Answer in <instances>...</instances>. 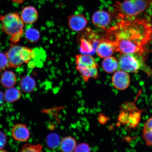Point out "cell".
I'll return each mask as SVG.
<instances>
[{
  "label": "cell",
  "instance_id": "1",
  "mask_svg": "<svg viewBox=\"0 0 152 152\" xmlns=\"http://www.w3.org/2000/svg\"><path fill=\"white\" fill-rule=\"evenodd\" d=\"M108 34L107 38L115 43L116 52L144 55L152 52V25L145 19L121 20Z\"/></svg>",
  "mask_w": 152,
  "mask_h": 152
},
{
  "label": "cell",
  "instance_id": "2",
  "mask_svg": "<svg viewBox=\"0 0 152 152\" xmlns=\"http://www.w3.org/2000/svg\"><path fill=\"white\" fill-rule=\"evenodd\" d=\"M152 0H123L113 4L114 14L121 20H132L149 9Z\"/></svg>",
  "mask_w": 152,
  "mask_h": 152
},
{
  "label": "cell",
  "instance_id": "3",
  "mask_svg": "<svg viewBox=\"0 0 152 152\" xmlns=\"http://www.w3.org/2000/svg\"><path fill=\"white\" fill-rule=\"evenodd\" d=\"M118 62L119 70L128 73H136L141 70L152 77V70L145 64L144 55L121 53Z\"/></svg>",
  "mask_w": 152,
  "mask_h": 152
},
{
  "label": "cell",
  "instance_id": "4",
  "mask_svg": "<svg viewBox=\"0 0 152 152\" xmlns=\"http://www.w3.org/2000/svg\"><path fill=\"white\" fill-rule=\"evenodd\" d=\"M76 69L82 76L86 82L90 78L96 79L98 77V64L92 55L77 54L75 56Z\"/></svg>",
  "mask_w": 152,
  "mask_h": 152
},
{
  "label": "cell",
  "instance_id": "5",
  "mask_svg": "<svg viewBox=\"0 0 152 152\" xmlns=\"http://www.w3.org/2000/svg\"><path fill=\"white\" fill-rule=\"evenodd\" d=\"M1 28L4 32L9 35L23 31L24 23L18 13H9L0 16Z\"/></svg>",
  "mask_w": 152,
  "mask_h": 152
},
{
  "label": "cell",
  "instance_id": "6",
  "mask_svg": "<svg viewBox=\"0 0 152 152\" xmlns=\"http://www.w3.org/2000/svg\"><path fill=\"white\" fill-rule=\"evenodd\" d=\"M79 36L80 50L82 54L92 55L96 53L100 40L90 28H86Z\"/></svg>",
  "mask_w": 152,
  "mask_h": 152
},
{
  "label": "cell",
  "instance_id": "7",
  "mask_svg": "<svg viewBox=\"0 0 152 152\" xmlns=\"http://www.w3.org/2000/svg\"><path fill=\"white\" fill-rule=\"evenodd\" d=\"M115 51V43L107 37L100 40L96 50L99 56L104 58L111 56Z\"/></svg>",
  "mask_w": 152,
  "mask_h": 152
},
{
  "label": "cell",
  "instance_id": "8",
  "mask_svg": "<svg viewBox=\"0 0 152 152\" xmlns=\"http://www.w3.org/2000/svg\"><path fill=\"white\" fill-rule=\"evenodd\" d=\"M22 46L11 44L7 52L5 53L10 68L19 67L24 63L20 55Z\"/></svg>",
  "mask_w": 152,
  "mask_h": 152
},
{
  "label": "cell",
  "instance_id": "9",
  "mask_svg": "<svg viewBox=\"0 0 152 152\" xmlns=\"http://www.w3.org/2000/svg\"><path fill=\"white\" fill-rule=\"evenodd\" d=\"M68 27L75 32H80L84 29L88 23V20L84 15L75 14L68 17Z\"/></svg>",
  "mask_w": 152,
  "mask_h": 152
},
{
  "label": "cell",
  "instance_id": "10",
  "mask_svg": "<svg viewBox=\"0 0 152 152\" xmlns=\"http://www.w3.org/2000/svg\"><path fill=\"white\" fill-rule=\"evenodd\" d=\"M112 83L115 88L124 90L128 88L130 84V76L128 73L118 70L115 72L112 77Z\"/></svg>",
  "mask_w": 152,
  "mask_h": 152
},
{
  "label": "cell",
  "instance_id": "11",
  "mask_svg": "<svg viewBox=\"0 0 152 152\" xmlns=\"http://www.w3.org/2000/svg\"><path fill=\"white\" fill-rule=\"evenodd\" d=\"M111 19L110 13L105 10H99L93 14L92 22L96 27L105 29L110 24Z\"/></svg>",
  "mask_w": 152,
  "mask_h": 152
},
{
  "label": "cell",
  "instance_id": "12",
  "mask_svg": "<svg viewBox=\"0 0 152 152\" xmlns=\"http://www.w3.org/2000/svg\"><path fill=\"white\" fill-rule=\"evenodd\" d=\"M13 138L17 141L27 142L30 138L29 130L25 125L17 124L13 127L12 131Z\"/></svg>",
  "mask_w": 152,
  "mask_h": 152
},
{
  "label": "cell",
  "instance_id": "13",
  "mask_svg": "<svg viewBox=\"0 0 152 152\" xmlns=\"http://www.w3.org/2000/svg\"><path fill=\"white\" fill-rule=\"evenodd\" d=\"M39 14L35 7H26L22 10L21 14V18L24 23L32 24L37 20Z\"/></svg>",
  "mask_w": 152,
  "mask_h": 152
},
{
  "label": "cell",
  "instance_id": "14",
  "mask_svg": "<svg viewBox=\"0 0 152 152\" xmlns=\"http://www.w3.org/2000/svg\"><path fill=\"white\" fill-rule=\"evenodd\" d=\"M104 71L108 73H114L119 69V64L115 57L110 56L104 58L102 62Z\"/></svg>",
  "mask_w": 152,
  "mask_h": 152
},
{
  "label": "cell",
  "instance_id": "15",
  "mask_svg": "<svg viewBox=\"0 0 152 152\" xmlns=\"http://www.w3.org/2000/svg\"><path fill=\"white\" fill-rule=\"evenodd\" d=\"M36 86L35 80L28 75L22 77L19 82V86L21 90L26 93L32 92L35 88Z\"/></svg>",
  "mask_w": 152,
  "mask_h": 152
},
{
  "label": "cell",
  "instance_id": "16",
  "mask_svg": "<svg viewBox=\"0 0 152 152\" xmlns=\"http://www.w3.org/2000/svg\"><path fill=\"white\" fill-rule=\"evenodd\" d=\"M77 146V140L71 136H67L62 139L61 141L60 148L62 152L75 151Z\"/></svg>",
  "mask_w": 152,
  "mask_h": 152
},
{
  "label": "cell",
  "instance_id": "17",
  "mask_svg": "<svg viewBox=\"0 0 152 152\" xmlns=\"http://www.w3.org/2000/svg\"><path fill=\"white\" fill-rule=\"evenodd\" d=\"M16 77L14 72L11 71H5L2 74L1 83L3 86L9 88L13 87L16 83Z\"/></svg>",
  "mask_w": 152,
  "mask_h": 152
},
{
  "label": "cell",
  "instance_id": "18",
  "mask_svg": "<svg viewBox=\"0 0 152 152\" xmlns=\"http://www.w3.org/2000/svg\"><path fill=\"white\" fill-rule=\"evenodd\" d=\"M142 138L147 146H152V117L148 119L144 124Z\"/></svg>",
  "mask_w": 152,
  "mask_h": 152
},
{
  "label": "cell",
  "instance_id": "19",
  "mask_svg": "<svg viewBox=\"0 0 152 152\" xmlns=\"http://www.w3.org/2000/svg\"><path fill=\"white\" fill-rule=\"evenodd\" d=\"M4 95L6 101L12 103L20 99L21 96V93L18 89L12 87L7 89Z\"/></svg>",
  "mask_w": 152,
  "mask_h": 152
},
{
  "label": "cell",
  "instance_id": "20",
  "mask_svg": "<svg viewBox=\"0 0 152 152\" xmlns=\"http://www.w3.org/2000/svg\"><path fill=\"white\" fill-rule=\"evenodd\" d=\"M25 37L26 40L31 43L37 42L40 37L39 31L35 28H28L25 33Z\"/></svg>",
  "mask_w": 152,
  "mask_h": 152
},
{
  "label": "cell",
  "instance_id": "21",
  "mask_svg": "<svg viewBox=\"0 0 152 152\" xmlns=\"http://www.w3.org/2000/svg\"><path fill=\"white\" fill-rule=\"evenodd\" d=\"M20 55L24 63L28 64L31 58H35V52L28 47L22 46L20 49Z\"/></svg>",
  "mask_w": 152,
  "mask_h": 152
},
{
  "label": "cell",
  "instance_id": "22",
  "mask_svg": "<svg viewBox=\"0 0 152 152\" xmlns=\"http://www.w3.org/2000/svg\"><path fill=\"white\" fill-rule=\"evenodd\" d=\"M141 111H135L130 114L128 113V121L127 124L132 128L137 126L141 118Z\"/></svg>",
  "mask_w": 152,
  "mask_h": 152
},
{
  "label": "cell",
  "instance_id": "23",
  "mask_svg": "<svg viewBox=\"0 0 152 152\" xmlns=\"http://www.w3.org/2000/svg\"><path fill=\"white\" fill-rule=\"evenodd\" d=\"M60 140L58 134H51L46 138V143L48 147L51 149H55L60 146Z\"/></svg>",
  "mask_w": 152,
  "mask_h": 152
},
{
  "label": "cell",
  "instance_id": "24",
  "mask_svg": "<svg viewBox=\"0 0 152 152\" xmlns=\"http://www.w3.org/2000/svg\"><path fill=\"white\" fill-rule=\"evenodd\" d=\"M43 148V146L41 144L32 145L30 144H26L23 147L22 149V152H41Z\"/></svg>",
  "mask_w": 152,
  "mask_h": 152
},
{
  "label": "cell",
  "instance_id": "25",
  "mask_svg": "<svg viewBox=\"0 0 152 152\" xmlns=\"http://www.w3.org/2000/svg\"><path fill=\"white\" fill-rule=\"evenodd\" d=\"M10 68V66L5 54L0 53V72Z\"/></svg>",
  "mask_w": 152,
  "mask_h": 152
},
{
  "label": "cell",
  "instance_id": "26",
  "mask_svg": "<svg viewBox=\"0 0 152 152\" xmlns=\"http://www.w3.org/2000/svg\"><path fill=\"white\" fill-rule=\"evenodd\" d=\"M91 148L88 144L83 142L77 145L75 152H90Z\"/></svg>",
  "mask_w": 152,
  "mask_h": 152
},
{
  "label": "cell",
  "instance_id": "27",
  "mask_svg": "<svg viewBox=\"0 0 152 152\" xmlns=\"http://www.w3.org/2000/svg\"><path fill=\"white\" fill-rule=\"evenodd\" d=\"M23 31H22L11 35L10 40L14 43L18 42L20 41L21 38L22 37L23 35Z\"/></svg>",
  "mask_w": 152,
  "mask_h": 152
},
{
  "label": "cell",
  "instance_id": "28",
  "mask_svg": "<svg viewBox=\"0 0 152 152\" xmlns=\"http://www.w3.org/2000/svg\"><path fill=\"white\" fill-rule=\"evenodd\" d=\"M7 142V136L4 133L0 131V148L5 147Z\"/></svg>",
  "mask_w": 152,
  "mask_h": 152
},
{
  "label": "cell",
  "instance_id": "29",
  "mask_svg": "<svg viewBox=\"0 0 152 152\" xmlns=\"http://www.w3.org/2000/svg\"><path fill=\"white\" fill-rule=\"evenodd\" d=\"M98 120L102 124H104L107 121V118L102 114H100L98 116Z\"/></svg>",
  "mask_w": 152,
  "mask_h": 152
},
{
  "label": "cell",
  "instance_id": "30",
  "mask_svg": "<svg viewBox=\"0 0 152 152\" xmlns=\"http://www.w3.org/2000/svg\"><path fill=\"white\" fill-rule=\"evenodd\" d=\"M4 99V95L2 92L0 91V106L3 104Z\"/></svg>",
  "mask_w": 152,
  "mask_h": 152
},
{
  "label": "cell",
  "instance_id": "31",
  "mask_svg": "<svg viewBox=\"0 0 152 152\" xmlns=\"http://www.w3.org/2000/svg\"><path fill=\"white\" fill-rule=\"evenodd\" d=\"M13 2L18 4L22 3L25 1V0H11Z\"/></svg>",
  "mask_w": 152,
  "mask_h": 152
},
{
  "label": "cell",
  "instance_id": "32",
  "mask_svg": "<svg viewBox=\"0 0 152 152\" xmlns=\"http://www.w3.org/2000/svg\"><path fill=\"white\" fill-rule=\"evenodd\" d=\"M6 151L3 149V148H0V152H5Z\"/></svg>",
  "mask_w": 152,
  "mask_h": 152
}]
</instances>
